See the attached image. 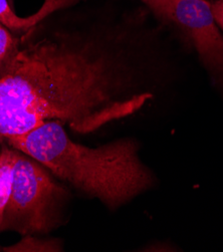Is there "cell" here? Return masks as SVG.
<instances>
[{"mask_svg": "<svg viewBox=\"0 0 223 252\" xmlns=\"http://www.w3.org/2000/svg\"><path fill=\"white\" fill-rule=\"evenodd\" d=\"M83 0H44L41 7L32 15L20 17L14 12L8 0H0V23L13 34L21 36L51 14L67 9Z\"/></svg>", "mask_w": 223, "mask_h": 252, "instance_id": "cell-5", "label": "cell"}, {"mask_svg": "<svg viewBox=\"0 0 223 252\" xmlns=\"http://www.w3.org/2000/svg\"><path fill=\"white\" fill-rule=\"evenodd\" d=\"M210 6L216 24L223 31V0H217L210 3Z\"/></svg>", "mask_w": 223, "mask_h": 252, "instance_id": "cell-9", "label": "cell"}, {"mask_svg": "<svg viewBox=\"0 0 223 252\" xmlns=\"http://www.w3.org/2000/svg\"><path fill=\"white\" fill-rule=\"evenodd\" d=\"M8 2H9V4L11 5V7L14 8V0H8Z\"/></svg>", "mask_w": 223, "mask_h": 252, "instance_id": "cell-10", "label": "cell"}, {"mask_svg": "<svg viewBox=\"0 0 223 252\" xmlns=\"http://www.w3.org/2000/svg\"><path fill=\"white\" fill-rule=\"evenodd\" d=\"M155 15L166 20H172L176 0H141Z\"/></svg>", "mask_w": 223, "mask_h": 252, "instance_id": "cell-8", "label": "cell"}, {"mask_svg": "<svg viewBox=\"0 0 223 252\" xmlns=\"http://www.w3.org/2000/svg\"><path fill=\"white\" fill-rule=\"evenodd\" d=\"M5 144L40 162L69 189L97 199L110 210L130 202L155 182L132 138L92 148L73 141L63 123L49 121Z\"/></svg>", "mask_w": 223, "mask_h": 252, "instance_id": "cell-2", "label": "cell"}, {"mask_svg": "<svg viewBox=\"0 0 223 252\" xmlns=\"http://www.w3.org/2000/svg\"><path fill=\"white\" fill-rule=\"evenodd\" d=\"M129 32L80 30L56 12L19 36L0 73V144L58 121L90 134L129 117L154 95L143 52Z\"/></svg>", "mask_w": 223, "mask_h": 252, "instance_id": "cell-1", "label": "cell"}, {"mask_svg": "<svg viewBox=\"0 0 223 252\" xmlns=\"http://www.w3.org/2000/svg\"><path fill=\"white\" fill-rule=\"evenodd\" d=\"M186 34L210 74L223 90V35L206 0H176L172 20Z\"/></svg>", "mask_w": 223, "mask_h": 252, "instance_id": "cell-4", "label": "cell"}, {"mask_svg": "<svg viewBox=\"0 0 223 252\" xmlns=\"http://www.w3.org/2000/svg\"><path fill=\"white\" fill-rule=\"evenodd\" d=\"M19 36L0 23V73L10 63L17 53Z\"/></svg>", "mask_w": 223, "mask_h": 252, "instance_id": "cell-7", "label": "cell"}, {"mask_svg": "<svg viewBox=\"0 0 223 252\" xmlns=\"http://www.w3.org/2000/svg\"><path fill=\"white\" fill-rule=\"evenodd\" d=\"M15 150L12 189L0 233L47 235L64 223L69 188L40 162Z\"/></svg>", "mask_w": 223, "mask_h": 252, "instance_id": "cell-3", "label": "cell"}, {"mask_svg": "<svg viewBox=\"0 0 223 252\" xmlns=\"http://www.w3.org/2000/svg\"><path fill=\"white\" fill-rule=\"evenodd\" d=\"M15 151L7 144H0V227L12 189Z\"/></svg>", "mask_w": 223, "mask_h": 252, "instance_id": "cell-6", "label": "cell"}]
</instances>
